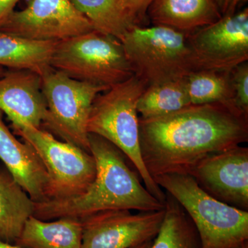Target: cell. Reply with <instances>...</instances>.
I'll return each mask as SVG.
<instances>
[{
	"label": "cell",
	"mask_w": 248,
	"mask_h": 248,
	"mask_svg": "<svg viewBox=\"0 0 248 248\" xmlns=\"http://www.w3.org/2000/svg\"><path fill=\"white\" fill-rule=\"evenodd\" d=\"M248 141V115L221 103L191 104L161 117H140V152L153 179L191 176L208 155Z\"/></svg>",
	"instance_id": "obj_1"
},
{
	"label": "cell",
	"mask_w": 248,
	"mask_h": 248,
	"mask_svg": "<svg viewBox=\"0 0 248 248\" xmlns=\"http://www.w3.org/2000/svg\"><path fill=\"white\" fill-rule=\"evenodd\" d=\"M89 143L97 167L94 182L84 194L74 198L35 203L33 217L42 221L81 220L106 210H164L165 204L143 186L140 174L129 167L128 159L118 148L93 133H89Z\"/></svg>",
	"instance_id": "obj_2"
},
{
	"label": "cell",
	"mask_w": 248,
	"mask_h": 248,
	"mask_svg": "<svg viewBox=\"0 0 248 248\" xmlns=\"http://www.w3.org/2000/svg\"><path fill=\"white\" fill-rule=\"evenodd\" d=\"M146 88L144 81L133 76L98 94L91 108L87 131L118 148L138 171L147 190L165 204L166 192L147 171L140 152L137 104Z\"/></svg>",
	"instance_id": "obj_3"
},
{
	"label": "cell",
	"mask_w": 248,
	"mask_h": 248,
	"mask_svg": "<svg viewBox=\"0 0 248 248\" xmlns=\"http://www.w3.org/2000/svg\"><path fill=\"white\" fill-rule=\"evenodd\" d=\"M188 34L161 25L130 27L120 42L134 76L148 87L198 71Z\"/></svg>",
	"instance_id": "obj_4"
},
{
	"label": "cell",
	"mask_w": 248,
	"mask_h": 248,
	"mask_svg": "<svg viewBox=\"0 0 248 248\" xmlns=\"http://www.w3.org/2000/svg\"><path fill=\"white\" fill-rule=\"evenodd\" d=\"M154 180L193 222L201 248H232L248 241V211L210 197L190 175L163 174Z\"/></svg>",
	"instance_id": "obj_5"
},
{
	"label": "cell",
	"mask_w": 248,
	"mask_h": 248,
	"mask_svg": "<svg viewBox=\"0 0 248 248\" xmlns=\"http://www.w3.org/2000/svg\"><path fill=\"white\" fill-rule=\"evenodd\" d=\"M50 66L73 79L107 88L134 76L120 40L94 30L58 42Z\"/></svg>",
	"instance_id": "obj_6"
},
{
	"label": "cell",
	"mask_w": 248,
	"mask_h": 248,
	"mask_svg": "<svg viewBox=\"0 0 248 248\" xmlns=\"http://www.w3.org/2000/svg\"><path fill=\"white\" fill-rule=\"evenodd\" d=\"M109 88L78 81L52 68L42 76L46 112L41 126L90 152L88 121L96 97Z\"/></svg>",
	"instance_id": "obj_7"
},
{
	"label": "cell",
	"mask_w": 248,
	"mask_h": 248,
	"mask_svg": "<svg viewBox=\"0 0 248 248\" xmlns=\"http://www.w3.org/2000/svg\"><path fill=\"white\" fill-rule=\"evenodd\" d=\"M14 131L35 148L45 166L48 174L46 201L78 197L94 182L97 167L91 153L59 140L41 128L23 126Z\"/></svg>",
	"instance_id": "obj_8"
},
{
	"label": "cell",
	"mask_w": 248,
	"mask_h": 248,
	"mask_svg": "<svg viewBox=\"0 0 248 248\" xmlns=\"http://www.w3.org/2000/svg\"><path fill=\"white\" fill-rule=\"evenodd\" d=\"M0 31L31 40L58 42L94 29L71 0H29L25 9L10 15Z\"/></svg>",
	"instance_id": "obj_9"
},
{
	"label": "cell",
	"mask_w": 248,
	"mask_h": 248,
	"mask_svg": "<svg viewBox=\"0 0 248 248\" xmlns=\"http://www.w3.org/2000/svg\"><path fill=\"white\" fill-rule=\"evenodd\" d=\"M197 69L231 71L248 61V9L188 34Z\"/></svg>",
	"instance_id": "obj_10"
},
{
	"label": "cell",
	"mask_w": 248,
	"mask_h": 248,
	"mask_svg": "<svg viewBox=\"0 0 248 248\" xmlns=\"http://www.w3.org/2000/svg\"><path fill=\"white\" fill-rule=\"evenodd\" d=\"M159 211L112 210L99 212L81 219V248H130L153 241L164 219Z\"/></svg>",
	"instance_id": "obj_11"
},
{
	"label": "cell",
	"mask_w": 248,
	"mask_h": 248,
	"mask_svg": "<svg viewBox=\"0 0 248 248\" xmlns=\"http://www.w3.org/2000/svg\"><path fill=\"white\" fill-rule=\"evenodd\" d=\"M191 176L210 197L248 211V147L240 145L208 155Z\"/></svg>",
	"instance_id": "obj_12"
},
{
	"label": "cell",
	"mask_w": 248,
	"mask_h": 248,
	"mask_svg": "<svg viewBox=\"0 0 248 248\" xmlns=\"http://www.w3.org/2000/svg\"><path fill=\"white\" fill-rule=\"evenodd\" d=\"M0 110L11 121L13 129L41 128L46 112L42 76L27 70L5 71L0 78Z\"/></svg>",
	"instance_id": "obj_13"
},
{
	"label": "cell",
	"mask_w": 248,
	"mask_h": 248,
	"mask_svg": "<svg viewBox=\"0 0 248 248\" xmlns=\"http://www.w3.org/2000/svg\"><path fill=\"white\" fill-rule=\"evenodd\" d=\"M0 159L10 174L35 203L46 201L48 174L30 143L19 141L6 125L0 110Z\"/></svg>",
	"instance_id": "obj_14"
},
{
	"label": "cell",
	"mask_w": 248,
	"mask_h": 248,
	"mask_svg": "<svg viewBox=\"0 0 248 248\" xmlns=\"http://www.w3.org/2000/svg\"><path fill=\"white\" fill-rule=\"evenodd\" d=\"M153 25L190 33L222 17L216 0H153L147 12Z\"/></svg>",
	"instance_id": "obj_15"
},
{
	"label": "cell",
	"mask_w": 248,
	"mask_h": 248,
	"mask_svg": "<svg viewBox=\"0 0 248 248\" xmlns=\"http://www.w3.org/2000/svg\"><path fill=\"white\" fill-rule=\"evenodd\" d=\"M34 210L35 202L0 166V241L16 244Z\"/></svg>",
	"instance_id": "obj_16"
},
{
	"label": "cell",
	"mask_w": 248,
	"mask_h": 248,
	"mask_svg": "<svg viewBox=\"0 0 248 248\" xmlns=\"http://www.w3.org/2000/svg\"><path fill=\"white\" fill-rule=\"evenodd\" d=\"M57 43L31 40L0 31V66L27 70L42 76L53 68L50 62Z\"/></svg>",
	"instance_id": "obj_17"
},
{
	"label": "cell",
	"mask_w": 248,
	"mask_h": 248,
	"mask_svg": "<svg viewBox=\"0 0 248 248\" xmlns=\"http://www.w3.org/2000/svg\"><path fill=\"white\" fill-rule=\"evenodd\" d=\"M82 233L78 218L42 221L32 216L15 244L22 248H81Z\"/></svg>",
	"instance_id": "obj_18"
},
{
	"label": "cell",
	"mask_w": 248,
	"mask_h": 248,
	"mask_svg": "<svg viewBox=\"0 0 248 248\" xmlns=\"http://www.w3.org/2000/svg\"><path fill=\"white\" fill-rule=\"evenodd\" d=\"M166 194L164 219L151 248H201L193 222L177 201Z\"/></svg>",
	"instance_id": "obj_19"
},
{
	"label": "cell",
	"mask_w": 248,
	"mask_h": 248,
	"mask_svg": "<svg viewBox=\"0 0 248 248\" xmlns=\"http://www.w3.org/2000/svg\"><path fill=\"white\" fill-rule=\"evenodd\" d=\"M191 105L185 78L148 86L139 98L137 110L140 118L161 117Z\"/></svg>",
	"instance_id": "obj_20"
},
{
	"label": "cell",
	"mask_w": 248,
	"mask_h": 248,
	"mask_svg": "<svg viewBox=\"0 0 248 248\" xmlns=\"http://www.w3.org/2000/svg\"><path fill=\"white\" fill-rule=\"evenodd\" d=\"M231 71L200 70L186 77L191 104L221 103L234 107Z\"/></svg>",
	"instance_id": "obj_21"
},
{
	"label": "cell",
	"mask_w": 248,
	"mask_h": 248,
	"mask_svg": "<svg viewBox=\"0 0 248 248\" xmlns=\"http://www.w3.org/2000/svg\"><path fill=\"white\" fill-rule=\"evenodd\" d=\"M92 24L94 31L121 40L133 24L121 7L119 0H71Z\"/></svg>",
	"instance_id": "obj_22"
},
{
	"label": "cell",
	"mask_w": 248,
	"mask_h": 248,
	"mask_svg": "<svg viewBox=\"0 0 248 248\" xmlns=\"http://www.w3.org/2000/svg\"><path fill=\"white\" fill-rule=\"evenodd\" d=\"M234 99L233 105L248 115V62H244L231 71Z\"/></svg>",
	"instance_id": "obj_23"
},
{
	"label": "cell",
	"mask_w": 248,
	"mask_h": 248,
	"mask_svg": "<svg viewBox=\"0 0 248 248\" xmlns=\"http://www.w3.org/2000/svg\"><path fill=\"white\" fill-rule=\"evenodd\" d=\"M153 0H119L124 14L134 26H141Z\"/></svg>",
	"instance_id": "obj_24"
},
{
	"label": "cell",
	"mask_w": 248,
	"mask_h": 248,
	"mask_svg": "<svg viewBox=\"0 0 248 248\" xmlns=\"http://www.w3.org/2000/svg\"><path fill=\"white\" fill-rule=\"evenodd\" d=\"M222 17L234 14L240 5L247 0H216Z\"/></svg>",
	"instance_id": "obj_25"
},
{
	"label": "cell",
	"mask_w": 248,
	"mask_h": 248,
	"mask_svg": "<svg viewBox=\"0 0 248 248\" xmlns=\"http://www.w3.org/2000/svg\"><path fill=\"white\" fill-rule=\"evenodd\" d=\"M19 0H0V29L10 15L15 11V7Z\"/></svg>",
	"instance_id": "obj_26"
},
{
	"label": "cell",
	"mask_w": 248,
	"mask_h": 248,
	"mask_svg": "<svg viewBox=\"0 0 248 248\" xmlns=\"http://www.w3.org/2000/svg\"><path fill=\"white\" fill-rule=\"evenodd\" d=\"M0 248H22L16 244H8L4 241H0Z\"/></svg>",
	"instance_id": "obj_27"
},
{
	"label": "cell",
	"mask_w": 248,
	"mask_h": 248,
	"mask_svg": "<svg viewBox=\"0 0 248 248\" xmlns=\"http://www.w3.org/2000/svg\"><path fill=\"white\" fill-rule=\"evenodd\" d=\"M152 243H153V241H146V242L143 243V244L130 248H151Z\"/></svg>",
	"instance_id": "obj_28"
},
{
	"label": "cell",
	"mask_w": 248,
	"mask_h": 248,
	"mask_svg": "<svg viewBox=\"0 0 248 248\" xmlns=\"http://www.w3.org/2000/svg\"><path fill=\"white\" fill-rule=\"evenodd\" d=\"M232 248H248V241H246V242L244 243V244L239 245V246Z\"/></svg>",
	"instance_id": "obj_29"
},
{
	"label": "cell",
	"mask_w": 248,
	"mask_h": 248,
	"mask_svg": "<svg viewBox=\"0 0 248 248\" xmlns=\"http://www.w3.org/2000/svg\"><path fill=\"white\" fill-rule=\"evenodd\" d=\"M5 71H6L5 68H3V67L0 66V78H1V77L4 76Z\"/></svg>",
	"instance_id": "obj_30"
}]
</instances>
